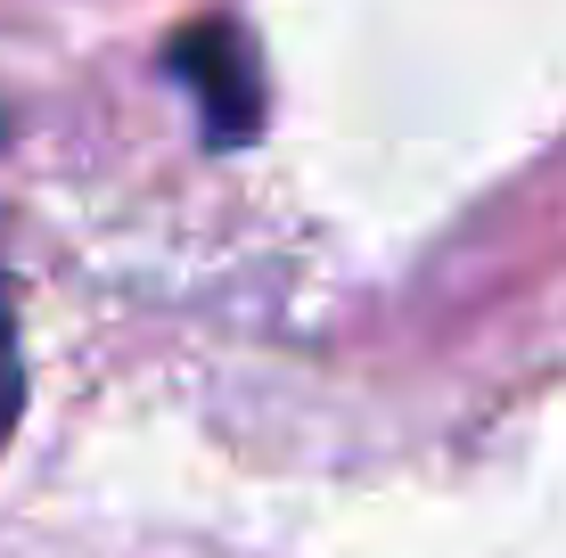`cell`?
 <instances>
[{
  "label": "cell",
  "instance_id": "7a4b0ae2",
  "mask_svg": "<svg viewBox=\"0 0 566 558\" xmlns=\"http://www.w3.org/2000/svg\"><path fill=\"white\" fill-rule=\"evenodd\" d=\"M17 419V329H9V304H0V435Z\"/></svg>",
  "mask_w": 566,
  "mask_h": 558
},
{
  "label": "cell",
  "instance_id": "6da1fadb",
  "mask_svg": "<svg viewBox=\"0 0 566 558\" xmlns=\"http://www.w3.org/2000/svg\"><path fill=\"white\" fill-rule=\"evenodd\" d=\"M165 66L198 91V115H206V140L213 148H239L263 115V66H255V42L247 25L213 17V25H189L181 42L165 50Z\"/></svg>",
  "mask_w": 566,
  "mask_h": 558
}]
</instances>
